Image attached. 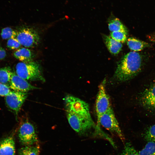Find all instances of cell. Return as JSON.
Returning a JSON list of instances; mask_svg holds the SVG:
<instances>
[{"label": "cell", "mask_w": 155, "mask_h": 155, "mask_svg": "<svg viewBox=\"0 0 155 155\" xmlns=\"http://www.w3.org/2000/svg\"><path fill=\"white\" fill-rule=\"evenodd\" d=\"M142 62V57L138 53L133 51L128 53L119 63L114 77L120 82L129 80L140 71Z\"/></svg>", "instance_id": "obj_1"}, {"label": "cell", "mask_w": 155, "mask_h": 155, "mask_svg": "<svg viewBox=\"0 0 155 155\" xmlns=\"http://www.w3.org/2000/svg\"><path fill=\"white\" fill-rule=\"evenodd\" d=\"M15 68L16 73L26 80L45 81L40 66L36 62H20L16 64Z\"/></svg>", "instance_id": "obj_2"}, {"label": "cell", "mask_w": 155, "mask_h": 155, "mask_svg": "<svg viewBox=\"0 0 155 155\" xmlns=\"http://www.w3.org/2000/svg\"><path fill=\"white\" fill-rule=\"evenodd\" d=\"M106 80H104L98 87L96 102V111L97 117V127L100 129L99 123L102 115L111 108L109 97L105 89Z\"/></svg>", "instance_id": "obj_3"}, {"label": "cell", "mask_w": 155, "mask_h": 155, "mask_svg": "<svg viewBox=\"0 0 155 155\" xmlns=\"http://www.w3.org/2000/svg\"><path fill=\"white\" fill-rule=\"evenodd\" d=\"M66 111L77 115L91 118L88 104L81 99L68 95L65 98Z\"/></svg>", "instance_id": "obj_4"}, {"label": "cell", "mask_w": 155, "mask_h": 155, "mask_svg": "<svg viewBox=\"0 0 155 155\" xmlns=\"http://www.w3.org/2000/svg\"><path fill=\"white\" fill-rule=\"evenodd\" d=\"M18 135L20 142L25 146L33 145L38 142L35 128L28 121L21 123L18 130Z\"/></svg>", "instance_id": "obj_5"}, {"label": "cell", "mask_w": 155, "mask_h": 155, "mask_svg": "<svg viewBox=\"0 0 155 155\" xmlns=\"http://www.w3.org/2000/svg\"><path fill=\"white\" fill-rule=\"evenodd\" d=\"M99 123L100 125L116 135L122 141L124 142V137L112 108L102 115Z\"/></svg>", "instance_id": "obj_6"}, {"label": "cell", "mask_w": 155, "mask_h": 155, "mask_svg": "<svg viewBox=\"0 0 155 155\" xmlns=\"http://www.w3.org/2000/svg\"><path fill=\"white\" fill-rule=\"evenodd\" d=\"M21 45L28 48L35 47L40 41L38 32L34 29L24 27L17 31L16 38Z\"/></svg>", "instance_id": "obj_7"}, {"label": "cell", "mask_w": 155, "mask_h": 155, "mask_svg": "<svg viewBox=\"0 0 155 155\" xmlns=\"http://www.w3.org/2000/svg\"><path fill=\"white\" fill-rule=\"evenodd\" d=\"M28 96L27 92L11 90L5 96L6 104L9 109L17 115Z\"/></svg>", "instance_id": "obj_8"}, {"label": "cell", "mask_w": 155, "mask_h": 155, "mask_svg": "<svg viewBox=\"0 0 155 155\" xmlns=\"http://www.w3.org/2000/svg\"><path fill=\"white\" fill-rule=\"evenodd\" d=\"M8 86L13 91L25 93L39 89L31 84L26 80L20 77L14 72H13Z\"/></svg>", "instance_id": "obj_9"}, {"label": "cell", "mask_w": 155, "mask_h": 155, "mask_svg": "<svg viewBox=\"0 0 155 155\" xmlns=\"http://www.w3.org/2000/svg\"><path fill=\"white\" fill-rule=\"evenodd\" d=\"M140 100L142 105L146 108L155 111V84L142 93Z\"/></svg>", "instance_id": "obj_10"}, {"label": "cell", "mask_w": 155, "mask_h": 155, "mask_svg": "<svg viewBox=\"0 0 155 155\" xmlns=\"http://www.w3.org/2000/svg\"><path fill=\"white\" fill-rule=\"evenodd\" d=\"M15 153V143L12 135L0 140V155H14Z\"/></svg>", "instance_id": "obj_11"}, {"label": "cell", "mask_w": 155, "mask_h": 155, "mask_svg": "<svg viewBox=\"0 0 155 155\" xmlns=\"http://www.w3.org/2000/svg\"><path fill=\"white\" fill-rule=\"evenodd\" d=\"M14 57L22 62H28L32 61L33 55L28 49L21 48L16 50L13 53Z\"/></svg>", "instance_id": "obj_12"}, {"label": "cell", "mask_w": 155, "mask_h": 155, "mask_svg": "<svg viewBox=\"0 0 155 155\" xmlns=\"http://www.w3.org/2000/svg\"><path fill=\"white\" fill-rule=\"evenodd\" d=\"M104 38L105 43L109 52L113 54H118L122 47L121 43L109 36H105Z\"/></svg>", "instance_id": "obj_13"}, {"label": "cell", "mask_w": 155, "mask_h": 155, "mask_svg": "<svg viewBox=\"0 0 155 155\" xmlns=\"http://www.w3.org/2000/svg\"><path fill=\"white\" fill-rule=\"evenodd\" d=\"M127 42L129 48L135 52L142 50L148 45L146 42L133 38H129Z\"/></svg>", "instance_id": "obj_14"}, {"label": "cell", "mask_w": 155, "mask_h": 155, "mask_svg": "<svg viewBox=\"0 0 155 155\" xmlns=\"http://www.w3.org/2000/svg\"><path fill=\"white\" fill-rule=\"evenodd\" d=\"M40 147L38 144L25 146L19 151L18 155H39Z\"/></svg>", "instance_id": "obj_15"}, {"label": "cell", "mask_w": 155, "mask_h": 155, "mask_svg": "<svg viewBox=\"0 0 155 155\" xmlns=\"http://www.w3.org/2000/svg\"><path fill=\"white\" fill-rule=\"evenodd\" d=\"M13 72L8 66L0 68V83L8 86Z\"/></svg>", "instance_id": "obj_16"}, {"label": "cell", "mask_w": 155, "mask_h": 155, "mask_svg": "<svg viewBox=\"0 0 155 155\" xmlns=\"http://www.w3.org/2000/svg\"><path fill=\"white\" fill-rule=\"evenodd\" d=\"M109 30L111 32L119 31L127 33L126 28L119 20L117 18L113 19L108 24Z\"/></svg>", "instance_id": "obj_17"}, {"label": "cell", "mask_w": 155, "mask_h": 155, "mask_svg": "<svg viewBox=\"0 0 155 155\" xmlns=\"http://www.w3.org/2000/svg\"><path fill=\"white\" fill-rule=\"evenodd\" d=\"M138 153L139 155H155V141L148 142Z\"/></svg>", "instance_id": "obj_18"}, {"label": "cell", "mask_w": 155, "mask_h": 155, "mask_svg": "<svg viewBox=\"0 0 155 155\" xmlns=\"http://www.w3.org/2000/svg\"><path fill=\"white\" fill-rule=\"evenodd\" d=\"M17 34L16 31L11 28L7 27L3 28L1 32V36L3 39H9L16 38Z\"/></svg>", "instance_id": "obj_19"}, {"label": "cell", "mask_w": 155, "mask_h": 155, "mask_svg": "<svg viewBox=\"0 0 155 155\" xmlns=\"http://www.w3.org/2000/svg\"><path fill=\"white\" fill-rule=\"evenodd\" d=\"M144 139L148 142L155 141V124L149 127L144 134Z\"/></svg>", "instance_id": "obj_20"}, {"label": "cell", "mask_w": 155, "mask_h": 155, "mask_svg": "<svg viewBox=\"0 0 155 155\" xmlns=\"http://www.w3.org/2000/svg\"><path fill=\"white\" fill-rule=\"evenodd\" d=\"M119 155H139V154L131 144L130 142H127L122 152Z\"/></svg>", "instance_id": "obj_21"}, {"label": "cell", "mask_w": 155, "mask_h": 155, "mask_svg": "<svg viewBox=\"0 0 155 155\" xmlns=\"http://www.w3.org/2000/svg\"><path fill=\"white\" fill-rule=\"evenodd\" d=\"M127 33L124 32L114 31L111 32V37L115 40L120 42H124L127 39Z\"/></svg>", "instance_id": "obj_22"}, {"label": "cell", "mask_w": 155, "mask_h": 155, "mask_svg": "<svg viewBox=\"0 0 155 155\" xmlns=\"http://www.w3.org/2000/svg\"><path fill=\"white\" fill-rule=\"evenodd\" d=\"M7 44V47L11 49H18L21 46V44L16 38L8 39Z\"/></svg>", "instance_id": "obj_23"}, {"label": "cell", "mask_w": 155, "mask_h": 155, "mask_svg": "<svg viewBox=\"0 0 155 155\" xmlns=\"http://www.w3.org/2000/svg\"><path fill=\"white\" fill-rule=\"evenodd\" d=\"M11 91L9 86L0 83V96H5Z\"/></svg>", "instance_id": "obj_24"}, {"label": "cell", "mask_w": 155, "mask_h": 155, "mask_svg": "<svg viewBox=\"0 0 155 155\" xmlns=\"http://www.w3.org/2000/svg\"><path fill=\"white\" fill-rule=\"evenodd\" d=\"M6 52L5 50L1 47L0 49V60L3 59L6 57Z\"/></svg>", "instance_id": "obj_25"}, {"label": "cell", "mask_w": 155, "mask_h": 155, "mask_svg": "<svg viewBox=\"0 0 155 155\" xmlns=\"http://www.w3.org/2000/svg\"><path fill=\"white\" fill-rule=\"evenodd\" d=\"M1 47L0 45V49L1 48Z\"/></svg>", "instance_id": "obj_26"}]
</instances>
